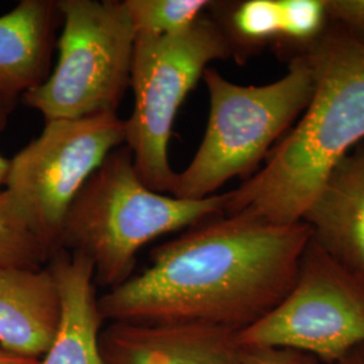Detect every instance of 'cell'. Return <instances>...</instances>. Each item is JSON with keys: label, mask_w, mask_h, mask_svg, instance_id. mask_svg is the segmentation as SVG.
Listing matches in <instances>:
<instances>
[{"label": "cell", "mask_w": 364, "mask_h": 364, "mask_svg": "<svg viewBox=\"0 0 364 364\" xmlns=\"http://www.w3.org/2000/svg\"><path fill=\"white\" fill-rule=\"evenodd\" d=\"M203 80L209 96L204 138L191 164L176 174L170 195L201 200L235 177H252L311 103L314 80L304 55L287 63L284 77L267 85H239L215 68Z\"/></svg>", "instance_id": "cell-4"}, {"label": "cell", "mask_w": 364, "mask_h": 364, "mask_svg": "<svg viewBox=\"0 0 364 364\" xmlns=\"http://www.w3.org/2000/svg\"><path fill=\"white\" fill-rule=\"evenodd\" d=\"M60 21L53 0H22L0 16V107L9 117L49 77Z\"/></svg>", "instance_id": "cell-11"}, {"label": "cell", "mask_w": 364, "mask_h": 364, "mask_svg": "<svg viewBox=\"0 0 364 364\" xmlns=\"http://www.w3.org/2000/svg\"><path fill=\"white\" fill-rule=\"evenodd\" d=\"M225 203L227 193L188 200L150 189L123 144L108 154L68 209L61 250L85 254L95 281L111 290L134 275L146 245L224 216Z\"/></svg>", "instance_id": "cell-3"}, {"label": "cell", "mask_w": 364, "mask_h": 364, "mask_svg": "<svg viewBox=\"0 0 364 364\" xmlns=\"http://www.w3.org/2000/svg\"><path fill=\"white\" fill-rule=\"evenodd\" d=\"M302 221L332 259L364 278V139L329 171Z\"/></svg>", "instance_id": "cell-10"}, {"label": "cell", "mask_w": 364, "mask_h": 364, "mask_svg": "<svg viewBox=\"0 0 364 364\" xmlns=\"http://www.w3.org/2000/svg\"><path fill=\"white\" fill-rule=\"evenodd\" d=\"M48 267L57 287L61 313L57 333L39 364H105L100 351L105 318L92 260L82 252L61 250Z\"/></svg>", "instance_id": "cell-12"}, {"label": "cell", "mask_w": 364, "mask_h": 364, "mask_svg": "<svg viewBox=\"0 0 364 364\" xmlns=\"http://www.w3.org/2000/svg\"><path fill=\"white\" fill-rule=\"evenodd\" d=\"M312 237L305 221L273 225L219 216L151 251L150 264L99 297L105 321L204 324L240 332L294 285Z\"/></svg>", "instance_id": "cell-1"}, {"label": "cell", "mask_w": 364, "mask_h": 364, "mask_svg": "<svg viewBox=\"0 0 364 364\" xmlns=\"http://www.w3.org/2000/svg\"><path fill=\"white\" fill-rule=\"evenodd\" d=\"M231 58V45L208 10L180 34L136 36L134 108L124 130L136 171L150 189L171 193L177 173L170 165L169 144L176 117L209 64Z\"/></svg>", "instance_id": "cell-5"}, {"label": "cell", "mask_w": 364, "mask_h": 364, "mask_svg": "<svg viewBox=\"0 0 364 364\" xmlns=\"http://www.w3.org/2000/svg\"><path fill=\"white\" fill-rule=\"evenodd\" d=\"M58 58L22 102L45 122L117 114L130 87L136 31L126 0H60Z\"/></svg>", "instance_id": "cell-6"}, {"label": "cell", "mask_w": 364, "mask_h": 364, "mask_svg": "<svg viewBox=\"0 0 364 364\" xmlns=\"http://www.w3.org/2000/svg\"><path fill=\"white\" fill-rule=\"evenodd\" d=\"M329 22L344 27L364 46V0H326Z\"/></svg>", "instance_id": "cell-18"}, {"label": "cell", "mask_w": 364, "mask_h": 364, "mask_svg": "<svg viewBox=\"0 0 364 364\" xmlns=\"http://www.w3.org/2000/svg\"><path fill=\"white\" fill-rule=\"evenodd\" d=\"M237 340L242 347L289 348L336 363L364 343V278L340 266L311 237L287 297L237 332Z\"/></svg>", "instance_id": "cell-8"}, {"label": "cell", "mask_w": 364, "mask_h": 364, "mask_svg": "<svg viewBox=\"0 0 364 364\" xmlns=\"http://www.w3.org/2000/svg\"><path fill=\"white\" fill-rule=\"evenodd\" d=\"M41 359L27 358L6 350L0 346V364H39Z\"/></svg>", "instance_id": "cell-20"}, {"label": "cell", "mask_w": 364, "mask_h": 364, "mask_svg": "<svg viewBox=\"0 0 364 364\" xmlns=\"http://www.w3.org/2000/svg\"><path fill=\"white\" fill-rule=\"evenodd\" d=\"M333 364H364V343L347 352L340 360Z\"/></svg>", "instance_id": "cell-22"}, {"label": "cell", "mask_w": 364, "mask_h": 364, "mask_svg": "<svg viewBox=\"0 0 364 364\" xmlns=\"http://www.w3.org/2000/svg\"><path fill=\"white\" fill-rule=\"evenodd\" d=\"M52 252L16 210L4 188L0 189V269L41 270Z\"/></svg>", "instance_id": "cell-15"}, {"label": "cell", "mask_w": 364, "mask_h": 364, "mask_svg": "<svg viewBox=\"0 0 364 364\" xmlns=\"http://www.w3.org/2000/svg\"><path fill=\"white\" fill-rule=\"evenodd\" d=\"M136 36H176L207 13V0H126Z\"/></svg>", "instance_id": "cell-17"}, {"label": "cell", "mask_w": 364, "mask_h": 364, "mask_svg": "<svg viewBox=\"0 0 364 364\" xmlns=\"http://www.w3.org/2000/svg\"><path fill=\"white\" fill-rule=\"evenodd\" d=\"M60 299L49 267L0 269V346L34 359L49 350L60 323Z\"/></svg>", "instance_id": "cell-13"}, {"label": "cell", "mask_w": 364, "mask_h": 364, "mask_svg": "<svg viewBox=\"0 0 364 364\" xmlns=\"http://www.w3.org/2000/svg\"><path fill=\"white\" fill-rule=\"evenodd\" d=\"M208 13L219 23L239 63L266 48L273 49L279 37V0L210 1Z\"/></svg>", "instance_id": "cell-14"}, {"label": "cell", "mask_w": 364, "mask_h": 364, "mask_svg": "<svg viewBox=\"0 0 364 364\" xmlns=\"http://www.w3.org/2000/svg\"><path fill=\"white\" fill-rule=\"evenodd\" d=\"M242 364H323L312 355L289 348L243 347Z\"/></svg>", "instance_id": "cell-19"}, {"label": "cell", "mask_w": 364, "mask_h": 364, "mask_svg": "<svg viewBox=\"0 0 364 364\" xmlns=\"http://www.w3.org/2000/svg\"><path fill=\"white\" fill-rule=\"evenodd\" d=\"M279 11L281 28L273 50L289 63L324 34L329 18L326 0H279Z\"/></svg>", "instance_id": "cell-16"}, {"label": "cell", "mask_w": 364, "mask_h": 364, "mask_svg": "<svg viewBox=\"0 0 364 364\" xmlns=\"http://www.w3.org/2000/svg\"><path fill=\"white\" fill-rule=\"evenodd\" d=\"M100 351L105 364H242L243 347L220 326L109 323Z\"/></svg>", "instance_id": "cell-9"}, {"label": "cell", "mask_w": 364, "mask_h": 364, "mask_svg": "<svg viewBox=\"0 0 364 364\" xmlns=\"http://www.w3.org/2000/svg\"><path fill=\"white\" fill-rule=\"evenodd\" d=\"M302 55L314 80L311 103L264 166L227 192L224 216L273 225L302 221L329 171L364 139V46L329 22Z\"/></svg>", "instance_id": "cell-2"}, {"label": "cell", "mask_w": 364, "mask_h": 364, "mask_svg": "<svg viewBox=\"0 0 364 364\" xmlns=\"http://www.w3.org/2000/svg\"><path fill=\"white\" fill-rule=\"evenodd\" d=\"M126 144L117 114L46 122L37 139L10 159L4 189L27 225L52 252L61 251L66 212L115 149Z\"/></svg>", "instance_id": "cell-7"}, {"label": "cell", "mask_w": 364, "mask_h": 364, "mask_svg": "<svg viewBox=\"0 0 364 364\" xmlns=\"http://www.w3.org/2000/svg\"><path fill=\"white\" fill-rule=\"evenodd\" d=\"M7 119H9V115L0 107V131L6 127ZM9 165H10V159H7V158H4V156L0 154V189L4 186L7 171H9Z\"/></svg>", "instance_id": "cell-21"}]
</instances>
